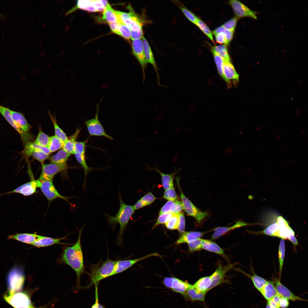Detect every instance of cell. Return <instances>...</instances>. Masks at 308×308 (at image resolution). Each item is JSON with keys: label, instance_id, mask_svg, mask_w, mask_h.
Wrapping results in <instances>:
<instances>
[{"label": "cell", "instance_id": "cell-1", "mask_svg": "<svg viewBox=\"0 0 308 308\" xmlns=\"http://www.w3.org/2000/svg\"><path fill=\"white\" fill-rule=\"evenodd\" d=\"M84 226L80 228L77 240L72 246L67 247L64 250L62 256V261L71 267L75 272L78 286H80V277L85 273L83 253L81 245V238Z\"/></svg>", "mask_w": 308, "mask_h": 308}, {"label": "cell", "instance_id": "cell-2", "mask_svg": "<svg viewBox=\"0 0 308 308\" xmlns=\"http://www.w3.org/2000/svg\"><path fill=\"white\" fill-rule=\"evenodd\" d=\"M119 199L120 206L116 214L114 216L108 214L106 215L108 222L111 226L114 227L117 224L119 225L120 230L117 236L116 242L118 246H121L122 244L124 232L135 210L133 206L126 204L123 202L121 196L120 190Z\"/></svg>", "mask_w": 308, "mask_h": 308}, {"label": "cell", "instance_id": "cell-3", "mask_svg": "<svg viewBox=\"0 0 308 308\" xmlns=\"http://www.w3.org/2000/svg\"><path fill=\"white\" fill-rule=\"evenodd\" d=\"M117 260H113L108 258L104 262L90 265V272L88 273L90 279L89 284L85 288H89L93 284L109 277L112 276Z\"/></svg>", "mask_w": 308, "mask_h": 308}, {"label": "cell", "instance_id": "cell-4", "mask_svg": "<svg viewBox=\"0 0 308 308\" xmlns=\"http://www.w3.org/2000/svg\"><path fill=\"white\" fill-rule=\"evenodd\" d=\"M129 8V12L128 13L115 11L117 22L125 25L131 31L143 32L142 20L131 7Z\"/></svg>", "mask_w": 308, "mask_h": 308}, {"label": "cell", "instance_id": "cell-5", "mask_svg": "<svg viewBox=\"0 0 308 308\" xmlns=\"http://www.w3.org/2000/svg\"><path fill=\"white\" fill-rule=\"evenodd\" d=\"M25 277L22 269L14 267L9 272L7 277L8 295H12L21 291L23 288Z\"/></svg>", "mask_w": 308, "mask_h": 308}, {"label": "cell", "instance_id": "cell-6", "mask_svg": "<svg viewBox=\"0 0 308 308\" xmlns=\"http://www.w3.org/2000/svg\"><path fill=\"white\" fill-rule=\"evenodd\" d=\"M179 178H177V182L181 193V199L184 209L187 213L193 217L198 223L200 224L203 220L208 216V214L206 212L202 211L197 208L185 195L179 184Z\"/></svg>", "mask_w": 308, "mask_h": 308}, {"label": "cell", "instance_id": "cell-7", "mask_svg": "<svg viewBox=\"0 0 308 308\" xmlns=\"http://www.w3.org/2000/svg\"><path fill=\"white\" fill-rule=\"evenodd\" d=\"M108 3L106 0H78L75 6L67 11L66 15L72 13L78 9L90 12L103 11Z\"/></svg>", "mask_w": 308, "mask_h": 308}, {"label": "cell", "instance_id": "cell-8", "mask_svg": "<svg viewBox=\"0 0 308 308\" xmlns=\"http://www.w3.org/2000/svg\"><path fill=\"white\" fill-rule=\"evenodd\" d=\"M4 299L14 308H36L34 306L29 296L25 292H18L10 295H5Z\"/></svg>", "mask_w": 308, "mask_h": 308}, {"label": "cell", "instance_id": "cell-9", "mask_svg": "<svg viewBox=\"0 0 308 308\" xmlns=\"http://www.w3.org/2000/svg\"><path fill=\"white\" fill-rule=\"evenodd\" d=\"M99 107L98 104H96V113L94 118L84 121L88 132L92 136H103L113 140V138L106 133L99 119Z\"/></svg>", "mask_w": 308, "mask_h": 308}, {"label": "cell", "instance_id": "cell-10", "mask_svg": "<svg viewBox=\"0 0 308 308\" xmlns=\"http://www.w3.org/2000/svg\"><path fill=\"white\" fill-rule=\"evenodd\" d=\"M42 168L40 175L38 179L40 181H52L57 173L66 170L67 166L50 163L42 164Z\"/></svg>", "mask_w": 308, "mask_h": 308}, {"label": "cell", "instance_id": "cell-11", "mask_svg": "<svg viewBox=\"0 0 308 308\" xmlns=\"http://www.w3.org/2000/svg\"><path fill=\"white\" fill-rule=\"evenodd\" d=\"M228 3L231 6L236 16L239 18L248 17L254 19H257V15L258 12L252 11L240 1L236 0H230Z\"/></svg>", "mask_w": 308, "mask_h": 308}, {"label": "cell", "instance_id": "cell-12", "mask_svg": "<svg viewBox=\"0 0 308 308\" xmlns=\"http://www.w3.org/2000/svg\"><path fill=\"white\" fill-rule=\"evenodd\" d=\"M132 44L133 53L141 67L144 82L145 78V69L148 63L144 53L142 40L141 39L132 40Z\"/></svg>", "mask_w": 308, "mask_h": 308}, {"label": "cell", "instance_id": "cell-13", "mask_svg": "<svg viewBox=\"0 0 308 308\" xmlns=\"http://www.w3.org/2000/svg\"><path fill=\"white\" fill-rule=\"evenodd\" d=\"M41 184L40 181L33 179L13 190L0 194V196L15 193L20 194L25 196H29L36 192L37 188H40Z\"/></svg>", "mask_w": 308, "mask_h": 308}, {"label": "cell", "instance_id": "cell-14", "mask_svg": "<svg viewBox=\"0 0 308 308\" xmlns=\"http://www.w3.org/2000/svg\"><path fill=\"white\" fill-rule=\"evenodd\" d=\"M163 282L167 287L171 289L174 291L181 294L194 287L193 285L175 277H166Z\"/></svg>", "mask_w": 308, "mask_h": 308}, {"label": "cell", "instance_id": "cell-15", "mask_svg": "<svg viewBox=\"0 0 308 308\" xmlns=\"http://www.w3.org/2000/svg\"><path fill=\"white\" fill-rule=\"evenodd\" d=\"M40 181L41 184L40 188L49 203H50L54 200L59 198L67 201V197L63 196L58 193L52 181Z\"/></svg>", "mask_w": 308, "mask_h": 308}, {"label": "cell", "instance_id": "cell-16", "mask_svg": "<svg viewBox=\"0 0 308 308\" xmlns=\"http://www.w3.org/2000/svg\"><path fill=\"white\" fill-rule=\"evenodd\" d=\"M233 266L232 264L223 266L219 264L216 270L210 276L212 283L209 290L226 281L224 279L226 274L232 268Z\"/></svg>", "mask_w": 308, "mask_h": 308}, {"label": "cell", "instance_id": "cell-17", "mask_svg": "<svg viewBox=\"0 0 308 308\" xmlns=\"http://www.w3.org/2000/svg\"><path fill=\"white\" fill-rule=\"evenodd\" d=\"M157 253H153L144 256L131 260H117L112 276L120 273L131 267L137 262L148 258L153 256H159Z\"/></svg>", "mask_w": 308, "mask_h": 308}, {"label": "cell", "instance_id": "cell-18", "mask_svg": "<svg viewBox=\"0 0 308 308\" xmlns=\"http://www.w3.org/2000/svg\"><path fill=\"white\" fill-rule=\"evenodd\" d=\"M0 114L8 123L18 132L23 142L26 143L29 142L30 134L24 133L18 127L12 118L9 109L0 105Z\"/></svg>", "mask_w": 308, "mask_h": 308}, {"label": "cell", "instance_id": "cell-19", "mask_svg": "<svg viewBox=\"0 0 308 308\" xmlns=\"http://www.w3.org/2000/svg\"><path fill=\"white\" fill-rule=\"evenodd\" d=\"M275 286L277 294L281 297L285 298L288 300L293 301H307V300L296 296L293 294L289 289L283 285L280 282V279L277 278L275 280Z\"/></svg>", "mask_w": 308, "mask_h": 308}, {"label": "cell", "instance_id": "cell-20", "mask_svg": "<svg viewBox=\"0 0 308 308\" xmlns=\"http://www.w3.org/2000/svg\"><path fill=\"white\" fill-rule=\"evenodd\" d=\"M276 222L279 226V238L285 239L289 240L295 236V233L289 225L288 222L283 217L279 216Z\"/></svg>", "mask_w": 308, "mask_h": 308}, {"label": "cell", "instance_id": "cell-21", "mask_svg": "<svg viewBox=\"0 0 308 308\" xmlns=\"http://www.w3.org/2000/svg\"><path fill=\"white\" fill-rule=\"evenodd\" d=\"M223 71L224 80L228 85L232 81L235 83L238 81L239 75L231 62L224 60Z\"/></svg>", "mask_w": 308, "mask_h": 308}, {"label": "cell", "instance_id": "cell-22", "mask_svg": "<svg viewBox=\"0 0 308 308\" xmlns=\"http://www.w3.org/2000/svg\"><path fill=\"white\" fill-rule=\"evenodd\" d=\"M144 50L145 57L148 63L151 64L154 69L157 77L158 83L161 86L160 82L159 75L158 72L159 68L156 63L153 53L150 46L147 40L144 36L142 38Z\"/></svg>", "mask_w": 308, "mask_h": 308}, {"label": "cell", "instance_id": "cell-23", "mask_svg": "<svg viewBox=\"0 0 308 308\" xmlns=\"http://www.w3.org/2000/svg\"><path fill=\"white\" fill-rule=\"evenodd\" d=\"M10 113L12 119L18 127L24 133H29L31 126L24 115L20 112L11 110Z\"/></svg>", "mask_w": 308, "mask_h": 308}, {"label": "cell", "instance_id": "cell-24", "mask_svg": "<svg viewBox=\"0 0 308 308\" xmlns=\"http://www.w3.org/2000/svg\"><path fill=\"white\" fill-rule=\"evenodd\" d=\"M253 224L239 221L237 222L234 225L230 226L218 227L215 229L212 236V240H215L232 230L239 227L250 226Z\"/></svg>", "mask_w": 308, "mask_h": 308}, {"label": "cell", "instance_id": "cell-25", "mask_svg": "<svg viewBox=\"0 0 308 308\" xmlns=\"http://www.w3.org/2000/svg\"><path fill=\"white\" fill-rule=\"evenodd\" d=\"M183 210L181 201L178 200L168 201L161 209L159 215L166 213H178Z\"/></svg>", "mask_w": 308, "mask_h": 308}, {"label": "cell", "instance_id": "cell-26", "mask_svg": "<svg viewBox=\"0 0 308 308\" xmlns=\"http://www.w3.org/2000/svg\"><path fill=\"white\" fill-rule=\"evenodd\" d=\"M43 236L35 234L21 233L8 236L9 239H13L31 244L41 238Z\"/></svg>", "mask_w": 308, "mask_h": 308}, {"label": "cell", "instance_id": "cell-27", "mask_svg": "<svg viewBox=\"0 0 308 308\" xmlns=\"http://www.w3.org/2000/svg\"><path fill=\"white\" fill-rule=\"evenodd\" d=\"M147 167L150 170L152 169L157 171L161 175L162 185L165 190L174 187V177L175 174L178 172V171H175L171 174H167L160 171L156 167L155 165H154V168H151L148 165Z\"/></svg>", "mask_w": 308, "mask_h": 308}, {"label": "cell", "instance_id": "cell-28", "mask_svg": "<svg viewBox=\"0 0 308 308\" xmlns=\"http://www.w3.org/2000/svg\"><path fill=\"white\" fill-rule=\"evenodd\" d=\"M205 233V232L198 231L184 232L177 241L176 244H179L188 243L194 240L200 238Z\"/></svg>", "mask_w": 308, "mask_h": 308}, {"label": "cell", "instance_id": "cell-29", "mask_svg": "<svg viewBox=\"0 0 308 308\" xmlns=\"http://www.w3.org/2000/svg\"><path fill=\"white\" fill-rule=\"evenodd\" d=\"M202 248L207 251L226 257L223 250L216 243L211 241L202 239Z\"/></svg>", "mask_w": 308, "mask_h": 308}, {"label": "cell", "instance_id": "cell-30", "mask_svg": "<svg viewBox=\"0 0 308 308\" xmlns=\"http://www.w3.org/2000/svg\"><path fill=\"white\" fill-rule=\"evenodd\" d=\"M74 154L78 162L83 168L84 174V179L83 187L84 189L86 185V179L87 175L93 170H99L100 169L91 167L87 165L85 158V152H74Z\"/></svg>", "mask_w": 308, "mask_h": 308}, {"label": "cell", "instance_id": "cell-31", "mask_svg": "<svg viewBox=\"0 0 308 308\" xmlns=\"http://www.w3.org/2000/svg\"><path fill=\"white\" fill-rule=\"evenodd\" d=\"M64 238H54L42 236L40 239L31 244L37 247H46L55 244H62L61 241Z\"/></svg>", "mask_w": 308, "mask_h": 308}, {"label": "cell", "instance_id": "cell-32", "mask_svg": "<svg viewBox=\"0 0 308 308\" xmlns=\"http://www.w3.org/2000/svg\"><path fill=\"white\" fill-rule=\"evenodd\" d=\"M260 292L267 301L278 295L274 283L271 281H268Z\"/></svg>", "mask_w": 308, "mask_h": 308}, {"label": "cell", "instance_id": "cell-33", "mask_svg": "<svg viewBox=\"0 0 308 308\" xmlns=\"http://www.w3.org/2000/svg\"><path fill=\"white\" fill-rule=\"evenodd\" d=\"M71 155L62 149L52 156L50 161L51 163L67 166L68 159Z\"/></svg>", "mask_w": 308, "mask_h": 308}, {"label": "cell", "instance_id": "cell-34", "mask_svg": "<svg viewBox=\"0 0 308 308\" xmlns=\"http://www.w3.org/2000/svg\"><path fill=\"white\" fill-rule=\"evenodd\" d=\"M80 131V128L78 127L74 133L64 143L62 148L63 149L71 155L74 153L76 139Z\"/></svg>", "mask_w": 308, "mask_h": 308}, {"label": "cell", "instance_id": "cell-35", "mask_svg": "<svg viewBox=\"0 0 308 308\" xmlns=\"http://www.w3.org/2000/svg\"><path fill=\"white\" fill-rule=\"evenodd\" d=\"M212 283L210 276L203 277L197 280L193 285L194 287L198 291L207 293Z\"/></svg>", "mask_w": 308, "mask_h": 308}, {"label": "cell", "instance_id": "cell-36", "mask_svg": "<svg viewBox=\"0 0 308 308\" xmlns=\"http://www.w3.org/2000/svg\"><path fill=\"white\" fill-rule=\"evenodd\" d=\"M239 270L241 273L244 274L251 279L254 287L260 292L264 286L268 282V281L262 277L257 275L254 272L253 273L252 275H250L242 270Z\"/></svg>", "mask_w": 308, "mask_h": 308}, {"label": "cell", "instance_id": "cell-37", "mask_svg": "<svg viewBox=\"0 0 308 308\" xmlns=\"http://www.w3.org/2000/svg\"><path fill=\"white\" fill-rule=\"evenodd\" d=\"M37 150L42 151L49 155L51 153L48 148L41 146L35 143L34 142L30 141L26 144L25 149V153L27 156H31L33 151Z\"/></svg>", "mask_w": 308, "mask_h": 308}, {"label": "cell", "instance_id": "cell-38", "mask_svg": "<svg viewBox=\"0 0 308 308\" xmlns=\"http://www.w3.org/2000/svg\"><path fill=\"white\" fill-rule=\"evenodd\" d=\"M103 11L102 18L103 19L109 23L117 22L115 11L108 3Z\"/></svg>", "mask_w": 308, "mask_h": 308}, {"label": "cell", "instance_id": "cell-39", "mask_svg": "<svg viewBox=\"0 0 308 308\" xmlns=\"http://www.w3.org/2000/svg\"><path fill=\"white\" fill-rule=\"evenodd\" d=\"M279 225L276 222L270 224L262 231L256 232V233L279 238Z\"/></svg>", "mask_w": 308, "mask_h": 308}, {"label": "cell", "instance_id": "cell-40", "mask_svg": "<svg viewBox=\"0 0 308 308\" xmlns=\"http://www.w3.org/2000/svg\"><path fill=\"white\" fill-rule=\"evenodd\" d=\"M186 292L189 298L191 300L205 303V297L207 293L199 292L194 287L187 290Z\"/></svg>", "mask_w": 308, "mask_h": 308}, {"label": "cell", "instance_id": "cell-41", "mask_svg": "<svg viewBox=\"0 0 308 308\" xmlns=\"http://www.w3.org/2000/svg\"><path fill=\"white\" fill-rule=\"evenodd\" d=\"M64 143L55 136L50 137L48 148L51 153L53 152L62 148Z\"/></svg>", "mask_w": 308, "mask_h": 308}, {"label": "cell", "instance_id": "cell-42", "mask_svg": "<svg viewBox=\"0 0 308 308\" xmlns=\"http://www.w3.org/2000/svg\"><path fill=\"white\" fill-rule=\"evenodd\" d=\"M48 112L50 117L53 124L55 136L65 143L68 139L65 133L58 125L55 117H53L49 111Z\"/></svg>", "mask_w": 308, "mask_h": 308}, {"label": "cell", "instance_id": "cell-43", "mask_svg": "<svg viewBox=\"0 0 308 308\" xmlns=\"http://www.w3.org/2000/svg\"><path fill=\"white\" fill-rule=\"evenodd\" d=\"M285 254V246L284 240L281 238L279 242L278 249V258L279 264V277L280 279L282 271Z\"/></svg>", "mask_w": 308, "mask_h": 308}, {"label": "cell", "instance_id": "cell-44", "mask_svg": "<svg viewBox=\"0 0 308 308\" xmlns=\"http://www.w3.org/2000/svg\"><path fill=\"white\" fill-rule=\"evenodd\" d=\"M211 50L215 52L224 60L231 62L230 59L225 45L212 46Z\"/></svg>", "mask_w": 308, "mask_h": 308}, {"label": "cell", "instance_id": "cell-45", "mask_svg": "<svg viewBox=\"0 0 308 308\" xmlns=\"http://www.w3.org/2000/svg\"><path fill=\"white\" fill-rule=\"evenodd\" d=\"M50 139V137L43 132L40 128L39 133L34 142L41 146L48 148Z\"/></svg>", "mask_w": 308, "mask_h": 308}, {"label": "cell", "instance_id": "cell-46", "mask_svg": "<svg viewBox=\"0 0 308 308\" xmlns=\"http://www.w3.org/2000/svg\"><path fill=\"white\" fill-rule=\"evenodd\" d=\"M176 3L186 17L191 22L196 25L198 18L192 11L182 5H180L177 2Z\"/></svg>", "mask_w": 308, "mask_h": 308}, {"label": "cell", "instance_id": "cell-47", "mask_svg": "<svg viewBox=\"0 0 308 308\" xmlns=\"http://www.w3.org/2000/svg\"><path fill=\"white\" fill-rule=\"evenodd\" d=\"M211 50L213 54L218 73L225 80V78L223 75V67L224 60L215 52L212 50Z\"/></svg>", "mask_w": 308, "mask_h": 308}, {"label": "cell", "instance_id": "cell-48", "mask_svg": "<svg viewBox=\"0 0 308 308\" xmlns=\"http://www.w3.org/2000/svg\"><path fill=\"white\" fill-rule=\"evenodd\" d=\"M178 214H173L171 218L165 224L167 229L170 230L178 229L179 221Z\"/></svg>", "mask_w": 308, "mask_h": 308}, {"label": "cell", "instance_id": "cell-49", "mask_svg": "<svg viewBox=\"0 0 308 308\" xmlns=\"http://www.w3.org/2000/svg\"><path fill=\"white\" fill-rule=\"evenodd\" d=\"M213 43H214L212 33L209 27L201 20L198 18L196 25Z\"/></svg>", "mask_w": 308, "mask_h": 308}, {"label": "cell", "instance_id": "cell-50", "mask_svg": "<svg viewBox=\"0 0 308 308\" xmlns=\"http://www.w3.org/2000/svg\"><path fill=\"white\" fill-rule=\"evenodd\" d=\"M173 213H166L159 215L157 220L154 224L152 229L159 225L165 224L171 218Z\"/></svg>", "mask_w": 308, "mask_h": 308}, {"label": "cell", "instance_id": "cell-51", "mask_svg": "<svg viewBox=\"0 0 308 308\" xmlns=\"http://www.w3.org/2000/svg\"><path fill=\"white\" fill-rule=\"evenodd\" d=\"M163 197L168 201L177 200L178 196L174 187L165 190Z\"/></svg>", "mask_w": 308, "mask_h": 308}, {"label": "cell", "instance_id": "cell-52", "mask_svg": "<svg viewBox=\"0 0 308 308\" xmlns=\"http://www.w3.org/2000/svg\"><path fill=\"white\" fill-rule=\"evenodd\" d=\"M189 250L191 252L199 251L202 249V239L198 238L188 243Z\"/></svg>", "mask_w": 308, "mask_h": 308}, {"label": "cell", "instance_id": "cell-53", "mask_svg": "<svg viewBox=\"0 0 308 308\" xmlns=\"http://www.w3.org/2000/svg\"><path fill=\"white\" fill-rule=\"evenodd\" d=\"M49 155L40 150L34 151L31 154V155H32L35 159L39 161L41 164L43 163V162L45 160L49 158Z\"/></svg>", "mask_w": 308, "mask_h": 308}, {"label": "cell", "instance_id": "cell-54", "mask_svg": "<svg viewBox=\"0 0 308 308\" xmlns=\"http://www.w3.org/2000/svg\"><path fill=\"white\" fill-rule=\"evenodd\" d=\"M119 31L120 36L129 40L131 37V30L123 23H119Z\"/></svg>", "mask_w": 308, "mask_h": 308}, {"label": "cell", "instance_id": "cell-55", "mask_svg": "<svg viewBox=\"0 0 308 308\" xmlns=\"http://www.w3.org/2000/svg\"><path fill=\"white\" fill-rule=\"evenodd\" d=\"M156 198L152 193L150 192L147 193L139 200L145 207L152 204Z\"/></svg>", "mask_w": 308, "mask_h": 308}, {"label": "cell", "instance_id": "cell-56", "mask_svg": "<svg viewBox=\"0 0 308 308\" xmlns=\"http://www.w3.org/2000/svg\"><path fill=\"white\" fill-rule=\"evenodd\" d=\"M239 19L237 17L235 16L225 23L222 26L226 29L234 32Z\"/></svg>", "mask_w": 308, "mask_h": 308}, {"label": "cell", "instance_id": "cell-57", "mask_svg": "<svg viewBox=\"0 0 308 308\" xmlns=\"http://www.w3.org/2000/svg\"><path fill=\"white\" fill-rule=\"evenodd\" d=\"M179 221L178 230L179 233L182 234L185 231V219L183 213L180 212L178 214Z\"/></svg>", "mask_w": 308, "mask_h": 308}, {"label": "cell", "instance_id": "cell-58", "mask_svg": "<svg viewBox=\"0 0 308 308\" xmlns=\"http://www.w3.org/2000/svg\"><path fill=\"white\" fill-rule=\"evenodd\" d=\"M281 297L278 294L271 299L268 301L267 303L273 308H280L279 301Z\"/></svg>", "mask_w": 308, "mask_h": 308}, {"label": "cell", "instance_id": "cell-59", "mask_svg": "<svg viewBox=\"0 0 308 308\" xmlns=\"http://www.w3.org/2000/svg\"><path fill=\"white\" fill-rule=\"evenodd\" d=\"M99 283L94 284L95 287V301L91 308H106L104 306L99 302L98 286Z\"/></svg>", "mask_w": 308, "mask_h": 308}, {"label": "cell", "instance_id": "cell-60", "mask_svg": "<svg viewBox=\"0 0 308 308\" xmlns=\"http://www.w3.org/2000/svg\"><path fill=\"white\" fill-rule=\"evenodd\" d=\"M216 41L218 43L222 44H224L225 45H228L225 38V36L223 33L214 35Z\"/></svg>", "mask_w": 308, "mask_h": 308}, {"label": "cell", "instance_id": "cell-61", "mask_svg": "<svg viewBox=\"0 0 308 308\" xmlns=\"http://www.w3.org/2000/svg\"><path fill=\"white\" fill-rule=\"evenodd\" d=\"M222 33H223L225 35L228 45L233 38L234 32L226 29L224 28Z\"/></svg>", "mask_w": 308, "mask_h": 308}, {"label": "cell", "instance_id": "cell-62", "mask_svg": "<svg viewBox=\"0 0 308 308\" xmlns=\"http://www.w3.org/2000/svg\"><path fill=\"white\" fill-rule=\"evenodd\" d=\"M112 31L115 33L120 35L119 31V23L117 22L109 23Z\"/></svg>", "mask_w": 308, "mask_h": 308}, {"label": "cell", "instance_id": "cell-63", "mask_svg": "<svg viewBox=\"0 0 308 308\" xmlns=\"http://www.w3.org/2000/svg\"><path fill=\"white\" fill-rule=\"evenodd\" d=\"M279 305L280 308H287L289 305V300L285 298L281 297L279 301Z\"/></svg>", "mask_w": 308, "mask_h": 308}, {"label": "cell", "instance_id": "cell-64", "mask_svg": "<svg viewBox=\"0 0 308 308\" xmlns=\"http://www.w3.org/2000/svg\"><path fill=\"white\" fill-rule=\"evenodd\" d=\"M266 308H273L271 307L267 303Z\"/></svg>", "mask_w": 308, "mask_h": 308}]
</instances>
